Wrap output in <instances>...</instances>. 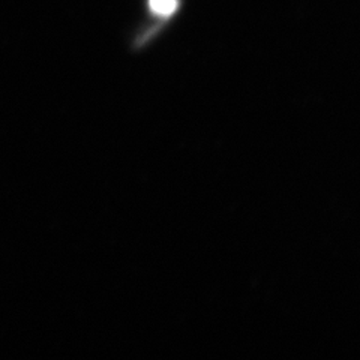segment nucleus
Listing matches in <instances>:
<instances>
[{
	"label": "nucleus",
	"instance_id": "nucleus-1",
	"mask_svg": "<svg viewBox=\"0 0 360 360\" xmlns=\"http://www.w3.org/2000/svg\"><path fill=\"white\" fill-rule=\"evenodd\" d=\"M179 2L177 0H149V6L156 15L168 17L176 13Z\"/></svg>",
	"mask_w": 360,
	"mask_h": 360
}]
</instances>
